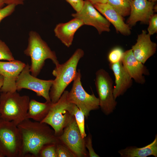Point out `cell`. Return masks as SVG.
Segmentation results:
<instances>
[{
    "label": "cell",
    "mask_w": 157,
    "mask_h": 157,
    "mask_svg": "<svg viewBox=\"0 0 157 157\" xmlns=\"http://www.w3.org/2000/svg\"><path fill=\"white\" fill-rule=\"evenodd\" d=\"M16 6L9 4L0 8V23L5 18L10 15L14 11Z\"/></svg>",
    "instance_id": "27"
},
{
    "label": "cell",
    "mask_w": 157,
    "mask_h": 157,
    "mask_svg": "<svg viewBox=\"0 0 157 157\" xmlns=\"http://www.w3.org/2000/svg\"><path fill=\"white\" fill-rule=\"evenodd\" d=\"M72 16L81 20L84 25L94 27L99 34L104 32H109L110 31V23L88 0L84 1L83 6L79 12L73 13Z\"/></svg>",
    "instance_id": "11"
},
{
    "label": "cell",
    "mask_w": 157,
    "mask_h": 157,
    "mask_svg": "<svg viewBox=\"0 0 157 157\" xmlns=\"http://www.w3.org/2000/svg\"><path fill=\"white\" fill-rule=\"evenodd\" d=\"M151 35L145 30L138 35L135 44L131 49L135 58L144 64L156 51L157 44L151 41Z\"/></svg>",
    "instance_id": "15"
},
{
    "label": "cell",
    "mask_w": 157,
    "mask_h": 157,
    "mask_svg": "<svg viewBox=\"0 0 157 157\" xmlns=\"http://www.w3.org/2000/svg\"><path fill=\"white\" fill-rule=\"evenodd\" d=\"M81 76L80 70L78 69L71 89L68 92V98L70 102L75 105L82 111L85 116L87 118L91 111L99 108V101L93 93L89 94L84 89L81 81Z\"/></svg>",
    "instance_id": "8"
},
{
    "label": "cell",
    "mask_w": 157,
    "mask_h": 157,
    "mask_svg": "<svg viewBox=\"0 0 157 157\" xmlns=\"http://www.w3.org/2000/svg\"><path fill=\"white\" fill-rule=\"evenodd\" d=\"M30 101L27 95L17 91L3 92L0 99V118L12 121L17 126L26 119Z\"/></svg>",
    "instance_id": "4"
},
{
    "label": "cell",
    "mask_w": 157,
    "mask_h": 157,
    "mask_svg": "<svg viewBox=\"0 0 157 157\" xmlns=\"http://www.w3.org/2000/svg\"><path fill=\"white\" fill-rule=\"evenodd\" d=\"M28 41V46L24 53L31 58L30 71L32 75L37 77L47 59L51 60L56 66L59 65L55 52L51 50L37 32L30 31Z\"/></svg>",
    "instance_id": "3"
},
{
    "label": "cell",
    "mask_w": 157,
    "mask_h": 157,
    "mask_svg": "<svg viewBox=\"0 0 157 157\" xmlns=\"http://www.w3.org/2000/svg\"><path fill=\"white\" fill-rule=\"evenodd\" d=\"M110 69L115 77V85L113 87V94L115 99L123 95L133 84L132 78L124 67L122 61L109 63Z\"/></svg>",
    "instance_id": "17"
},
{
    "label": "cell",
    "mask_w": 157,
    "mask_h": 157,
    "mask_svg": "<svg viewBox=\"0 0 157 157\" xmlns=\"http://www.w3.org/2000/svg\"><path fill=\"white\" fill-rule=\"evenodd\" d=\"M58 137L59 141L69 149L75 157H85L88 156L85 138L81 136L74 116Z\"/></svg>",
    "instance_id": "10"
},
{
    "label": "cell",
    "mask_w": 157,
    "mask_h": 157,
    "mask_svg": "<svg viewBox=\"0 0 157 157\" xmlns=\"http://www.w3.org/2000/svg\"><path fill=\"white\" fill-rule=\"evenodd\" d=\"M22 140L17 126L0 118V157H22Z\"/></svg>",
    "instance_id": "6"
},
{
    "label": "cell",
    "mask_w": 157,
    "mask_h": 157,
    "mask_svg": "<svg viewBox=\"0 0 157 157\" xmlns=\"http://www.w3.org/2000/svg\"><path fill=\"white\" fill-rule=\"evenodd\" d=\"M68 91L65 90L58 100L52 104L45 117L41 122L50 126L58 137L74 116L76 105L68 98Z\"/></svg>",
    "instance_id": "5"
},
{
    "label": "cell",
    "mask_w": 157,
    "mask_h": 157,
    "mask_svg": "<svg viewBox=\"0 0 157 157\" xmlns=\"http://www.w3.org/2000/svg\"><path fill=\"white\" fill-rule=\"evenodd\" d=\"M56 147L57 157H75L70 150L59 140L56 144Z\"/></svg>",
    "instance_id": "25"
},
{
    "label": "cell",
    "mask_w": 157,
    "mask_h": 157,
    "mask_svg": "<svg viewBox=\"0 0 157 157\" xmlns=\"http://www.w3.org/2000/svg\"><path fill=\"white\" fill-rule=\"evenodd\" d=\"M74 115L81 136L84 138L86 137L85 129V115L82 111L76 105L74 109Z\"/></svg>",
    "instance_id": "22"
},
{
    "label": "cell",
    "mask_w": 157,
    "mask_h": 157,
    "mask_svg": "<svg viewBox=\"0 0 157 157\" xmlns=\"http://www.w3.org/2000/svg\"><path fill=\"white\" fill-rule=\"evenodd\" d=\"M121 61L124 69L132 79L138 83H144V75H149V71L144 64L135 58L131 49L124 52Z\"/></svg>",
    "instance_id": "14"
},
{
    "label": "cell",
    "mask_w": 157,
    "mask_h": 157,
    "mask_svg": "<svg viewBox=\"0 0 157 157\" xmlns=\"http://www.w3.org/2000/svg\"><path fill=\"white\" fill-rule=\"evenodd\" d=\"M118 153L121 157H147L152 155L157 157V135L151 143L142 147L136 146L126 147L119 150Z\"/></svg>",
    "instance_id": "19"
},
{
    "label": "cell",
    "mask_w": 157,
    "mask_h": 157,
    "mask_svg": "<svg viewBox=\"0 0 157 157\" xmlns=\"http://www.w3.org/2000/svg\"><path fill=\"white\" fill-rule=\"evenodd\" d=\"M5 4V0H0V8H2Z\"/></svg>",
    "instance_id": "34"
},
{
    "label": "cell",
    "mask_w": 157,
    "mask_h": 157,
    "mask_svg": "<svg viewBox=\"0 0 157 157\" xmlns=\"http://www.w3.org/2000/svg\"><path fill=\"white\" fill-rule=\"evenodd\" d=\"M26 64L19 60L8 62L0 61V75L3 77L1 90L3 92L17 91L16 81Z\"/></svg>",
    "instance_id": "12"
},
{
    "label": "cell",
    "mask_w": 157,
    "mask_h": 157,
    "mask_svg": "<svg viewBox=\"0 0 157 157\" xmlns=\"http://www.w3.org/2000/svg\"><path fill=\"white\" fill-rule=\"evenodd\" d=\"M24 0H5V4L7 5L14 4L15 6L23 5Z\"/></svg>",
    "instance_id": "31"
},
{
    "label": "cell",
    "mask_w": 157,
    "mask_h": 157,
    "mask_svg": "<svg viewBox=\"0 0 157 157\" xmlns=\"http://www.w3.org/2000/svg\"><path fill=\"white\" fill-rule=\"evenodd\" d=\"M147 28L148 33L150 35L157 32V15L154 14L149 19Z\"/></svg>",
    "instance_id": "28"
},
{
    "label": "cell",
    "mask_w": 157,
    "mask_h": 157,
    "mask_svg": "<svg viewBox=\"0 0 157 157\" xmlns=\"http://www.w3.org/2000/svg\"><path fill=\"white\" fill-rule=\"evenodd\" d=\"M3 83V76L0 75V90L1 88Z\"/></svg>",
    "instance_id": "33"
},
{
    "label": "cell",
    "mask_w": 157,
    "mask_h": 157,
    "mask_svg": "<svg viewBox=\"0 0 157 157\" xmlns=\"http://www.w3.org/2000/svg\"><path fill=\"white\" fill-rule=\"evenodd\" d=\"M17 126L22 140V157H39L44 147L59 141L53 130L45 123L26 119Z\"/></svg>",
    "instance_id": "1"
},
{
    "label": "cell",
    "mask_w": 157,
    "mask_h": 157,
    "mask_svg": "<svg viewBox=\"0 0 157 157\" xmlns=\"http://www.w3.org/2000/svg\"><path fill=\"white\" fill-rule=\"evenodd\" d=\"M93 6L113 25L117 32L125 35L131 34L130 27L124 22L123 17L110 4L107 3L95 4Z\"/></svg>",
    "instance_id": "16"
},
{
    "label": "cell",
    "mask_w": 157,
    "mask_h": 157,
    "mask_svg": "<svg viewBox=\"0 0 157 157\" xmlns=\"http://www.w3.org/2000/svg\"><path fill=\"white\" fill-rule=\"evenodd\" d=\"M84 25L81 20L75 18L67 22L60 23L54 29L55 35L65 45L69 47L72 45L75 33Z\"/></svg>",
    "instance_id": "18"
},
{
    "label": "cell",
    "mask_w": 157,
    "mask_h": 157,
    "mask_svg": "<svg viewBox=\"0 0 157 157\" xmlns=\"http://www.w3.org/2000/svg\"><path fill=\"white\" fill-rule=\"evenodd\" d=\"M84 51L77 49L66 62L56 66L52 72L55 78L53 80L49 92L50 98L52 104L59 99L65 89L76 77L78 62L84 56Z\"/></svg>",
    "instance_id": "2"
},
{
    "label": "cell",
    "mask_w": 157,
    "mask_h": 157,
    "mask_svg": "<svg viewBox=\"0 0 157 157\" xmlns=\"http://www.w3.org/2000/svg\"><path fill=\"white\" fill-rule=\"evenodd\" d=\"M76 11V13L79 12L83 8L84 1L83 0H65Z\"/></svg>",
    "instance_id": "30"
},
{
    "label": "cell",
    "mask_w": 157,
    "mask_h": 157,
    "mask_svg": "<svg viewBox=\"0 0 157 157\" xmlns=\"http://www.w3.org/2000/svg\"><path fill=\"white\" fill-rule=\"evenodd\" d=\"M85 146L88 151V155L90 157H99V156L94 151L93 147L92 138L89 133L87 137L85 138Z\"/></svg>",
    "instance_id": "29"
},
{
    "label": "cell",
    "mask_w": 157,
    "mask_h": 157,
    "mask_svg": "<svg viewBox=\"0 0 157 157\" xmlns=\"http://www.w3.org/2000/svg\"><path fill=\"white\" fill-rule=\"evenodd\" d=\"M95 84L98 95L99 108L105 115L112 113L117 103L114 97L113 80L109 73L100 69L96 72Z\"/></svg>",
    "instance_id": "7"
},
{
    "label": "cell",
    "mask_w": 157,
    "mask_h": 157,
    "mask_svg": "<svg viewBox=\"0 0 157 157\" xmlns=\"http://www.w3.org/2000/svg\"><path fill=\"white\" fill-rule=\"evenodd\" d=\"M15 60L9 48L5 43L0 40V60L11 61Z\"/></svg>",
    "instance_id": "24"
},
{
    "label": "cell",
    "mask_w": 157,
    "mask_h": 157,
    "mask_svg": "<svg viewBox=\"0 0 157 157\" xmlns=\"http://www.w3.org/2000/svg\"><path fill=\"white\" fill-rule=\"evenodd\" d=\"M93 5L97 4L105 3H107V0H88Z\"/></svg>",
    "instance_id": "32"
},
{
    "label": "cell",
    "mask_w": 157,
    "mask_h": 157,
    "mask_svg": "<svg viewBox=\"0 0 157 157\" xmlns=\"http://www.w3.org/2000/svg\"><path fill=\"white\" fill-rule=\"evenodd\" d=\"M52 104L51 102L41 103L35 99L30 100L26 119L41 122L47 114Z\"/></svg>",
    "instance_id": "20"
},
{
    "label": "cell",
    "mask_w": 157,
    "mask_h": 157,
    "mask_svg": "<svg viewBox=\"0 0 157 157\" xmlns=\"http://www.w3.org/2000/svg\"><path fill=\"white\" fill-rule=\"evenodd\" d=\"M133 0H107V3L122 17L129 15Z\"/></svg>",
    "instance_id": "21"
},
{
    "label": "cell",
    "mask_w": 157,
    "mask_h": 157,
    "mask_svg": "<svg viewBox=\"0 0 157 157\" xmlns=\"http://www.w3.org/2000/svg\"><path fill=\"white\" fill-rule=\"evenodd\" d=\"M148 0L151 1L155 2L157 1V0Z\"/></svg>",
    "instance_id": "35"
},
{
    "label": "cell",
    "mask_w": 157,
    "mask_h": 157,
    "mask_svg": "<svg viewBox=\"0 0 157 157\" xmlns=\"http://www.w3.org/2000/svg\"><path fill=\"white\" fill-rule=\"evenodd\" d=\"M56 144H49L44 147L40 151L39 157H57Z\"/></svg>",
    "instance_id": "26"
},
{
    "label": "cell",
    "mask_w": 157,
    "mask_h": 157,
    "mask_svg": "<svg viewBox=\"0 0 157 157\" xmlns=\"http://www.w3.org/2000/svg\"><path fill=\"white\" fill-rule=\"evenodd\" d=\"M155 5V2L148 0H133L126 24L133 26L139 21L148 23L149 19L154 14Z\"/></svg>",
    "instance_id": "13"
},
{
    "label": "cell",
    "mask_w": 157,
    "mask_h": 157,
    "mask_svg": "<svg viewBox=\"0 0 157 157\" xmlns=\"http://www.w3.org/2000/svg\"><path fill=\"white\" fill-rule=\"evenodd\" d=\"M53 80L39 79L30 73V65L27 63L19 75L16 81L17 90L23 89L32 90L38 96L44 97L46 101L51 102L49 92Z\"/></svg>",
    "instance_id": "9"
},
{
    "label": "cell",
    "mask_w": 157,
    "mask_h": 157,
    "mask_svg": "<svg viewBox=\"0 0 157 157\" xmlns=\"http://www.w3.org/2000/svg\"><path fill=\"white\" fill-rule=\"evenodd\" d=\"M124 52L123 49L119 47L112 49L107 56L109 63H114L121 61Z\"/></svg>",
    "instance_id": "23"
}]
</instances>
